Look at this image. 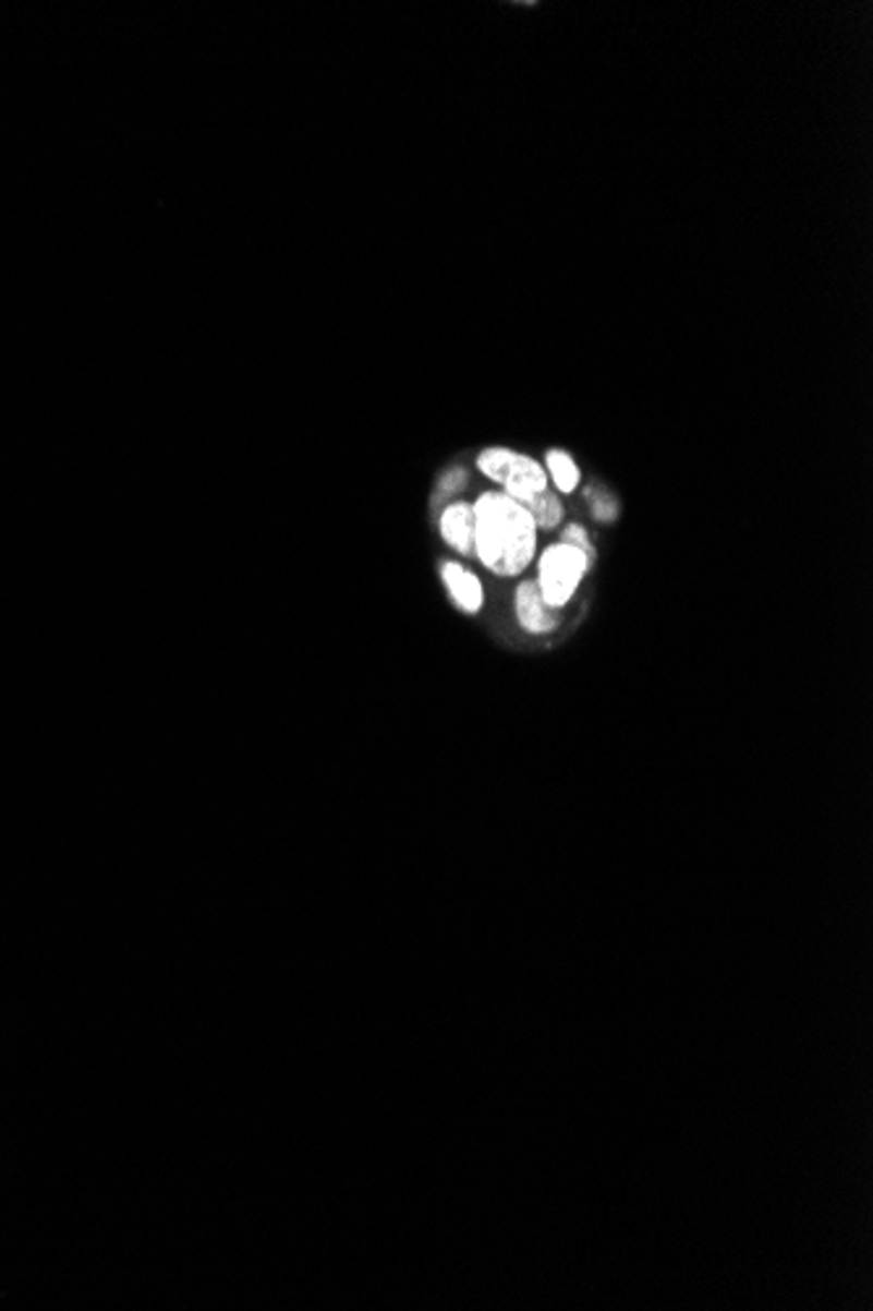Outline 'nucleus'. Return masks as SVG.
Here are the masks:
<instances>
[{
    "mask_svg": "<svg viewBox=\"0 0 873 1311\" xmlns=\"http://www.w3.org/2000/svg\"><path fill=\"white\" fill-rule=\"evenodd\" d=\"M474 553L487 568L516 576L536 550V524L521 503L505 493H487L474 503Z\"/></svg>",
    "mask_w": 873,
    "mask_h": 1311,
    "instance_id": "f257e3e1",
    "label": "nucleus"
},
{
    "mask_svg": "<svg viewBox=\"0 0 873 1311\" xmlns=\"http://www.w3.org/2000/svg\"><path fill=\"white\" fill-rule=\"evenodd\" d=\"M589 555L581 553L579 548H570L566 542L544 550L539 561V587L542 600L549 608H562L573 598L575 587L581 585L583 574L589 568Z\"/></svg>",
    "mask_w": 873,
    "mask_h": 1311,
    "instance_id": "f03ea898",
    "label": "nucleus"
},
{
    "mask_svg": "<svg viewBox=\"0 0 873 1311\" xmlns=\"http://www.w3.org/2000/svg\"><path fill=\"white\" fill-rule=\"evenodd\" d=\"M502 488H505V495L513 497V501L521 503V506H526L531 497H536L547 490V474H544V469L534 461V458L516 454L513 464H510L508 474H505V480H502Z\"/></svg>",
    "mask_w": 873,
    "mask_h": 1311,
    "instance_id": "7ed1b4c3",
    "label": "nucleus"
},
{
    "mask_svg": "<svg viewBox=\"0 0 873 1311\" xmlns=\"http://www.w3.org/2000/svg\"><path fill=\"white\" fill-rule=\"evenodd\" d=\"M516 611H518V621H521V626L529 628V632H534V634L553 632L557 624L555 613L549 611L547 602L542 600V592H539V587H536V581H523V585L518 587Z\"/></svg>",
    "mask_w": 873,
    "mask_h": 1311,
    "instance_id": "20e7f679",
    "label": "nucleus"
},
{
    "mask_svg": "<svg viewBox=\"0 0 873 1311\" xmlns=\"http://www.w3.org/2000/svg\"><path fill=\"white\" fill-rule=\"evenodd\" d=\"M439 532L458 553H474V508L465 506V503H452V506L442 510Z\"/></svg>",
    "mask_w": 873,
    "mask_h": 1311,
    "instance_id": "39448f33",
    "label": "nucleus"
},
{
    "mask_svg": "<svg viewBox=\"0 0 873 1311\" xmlns=\"http://www.w3.org/2000/svg\"><path fill=\"white\" fill-rule=\"evenodd\" d=\"M442 579H445V585H448L452 600H456L458 608H463L465 613L482 611V605H484L482 581H478L476 576L469 572V568H461L458 563H445Z\"/></svg>",
    "mask_w": 873,
    "mask_h": 1311,
    "instance_id": "423d86ee",
    "label": "nucleus"
},
{
    "mask_svg": "<svg viewBox=\"0 0 873 1311\" xmlns=\"http://www.w3.org/2000/svg\"><path fill=\"white\" fill-rule=\"evenodd\" d=\"M523 508L529 510L531 519H534L536 527H542V529H555L557 524H560V519H562L560 501H557V497L553 493H547V490H544V493H539L536 497H531V501Z\"/></svg>",
    "mask_w": 873,
    "mask_h": 1311,
    "instance_id": "0eeeda50",
    "label": "nucleus"
},
{
    "mask_svg": "<svg viewBox=\"0 0 873 1311\" xmlns=\"http://www.w3.org/2000/svg\"><path fill=\"white\" fill-rule=\"evenodd\" d=\"M547 469L553 471V480L562 493H573V490L579 488V467H575L573 458L562 454V450H549Z\"/></svg>",
    "mask_w": 873,
    "mask_h": 1311,
    "instance_id": "6e6552de",
    "label": "nucleus"
},
{
    "mask_svg": "<svg viewBox=\"0 0 873 1311\" xmlns=\"http://www.w3.org/2000/svg\"><path fill=\"white\" fill-rule=\"evenodd\" d=\"M513 456L516 454H510V450H505V448H489V450H484L482 456H478V469H482L484 474L489 477V480H495V482L502 484L505 474H508V469H510V464H513Z\"/></svg>",
    "mask_w": 873,
    "mask_h": 1311,
    "instance_id": "1a4fd4ad",
    "label": "nucleus"
},
{
    "mask_svg": "<svg viewBox=\"0 0 873 1311\" xmlns=\"http://www.w3.org/2000/svg\"><path fill=\"white\" fill-rule=\"evenodd\" d=\"M562 542H566V545H570V548H579L581 553L589 555V558H591V553H594V548H591L589 537H586V532H583L581 527H568L566 532H562Z\"/></svg>",
    "mask_w": 873,
    "mask_h": 1311,
    "instance_id": "9d476101",
    "label": "nucleus"
},
{
    "mask_svg": "<svg viewBox=\"0 0 873 1311\" xmlns=\"http://www.w3.org/2000/svg\"><path fill=\"white\" fill-rule=\"evenodd\" d=\"M594 516L599 521H613L617 516V503L609 495L594 497Z\"/></svg>",
    "mask_w": 873,
    "mask_h": 1311,
    "instance_id": "9b49d317",
    "label": "nucleus"
},
{
    "mask_svg": "<svg viewBox=\"0 0 873 1311\" xmlns=\"http://www.w3.org/2000/svg\"><path fill=\"white\" fill-rule=\"evenodd\" d=\"M463 484H465V474H463V471H452V474H448L442 480V495L456 493V490H461Z\"/></svg>",
    "mask_w": 873,
    "mask_h": 1311,
    "instance_id": "f8f14e48",
    "label": "nucleus"
}]
</instances>
